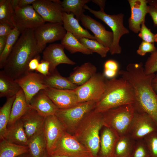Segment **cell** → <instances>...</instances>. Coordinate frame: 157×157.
<instances>
[{"label": "cell", "mask_w": 157, "mask_h": 157, "mask_svg": "<svg viewBox=\"0 0 157 157\" xmlns=\"http://www.w3.org/2000/svg\"><path fill=\"white\" fill-rule=\"evenodd\" d=\"M42 51L37 45L34 30H26L21 34L14 45L3 68V70L14 80L30 72V60Z\"/></svg>", "instance_id": "obj_1"}, {"label": "cell", "mask_w": 157, "mask_h": 157, "mask_svg": "<svg viewBox=\"0 0 157 157\" xmlns=\"http://www.w3.org/2000/svg\"><path fill=\"white\" fill-rule=\"evenodd\" d=\"M135 101L134 91L131 84L121 77L107 80L104 93L96 104L94 111L103 113L120 106L133 104Z\"/></svg>", "instance_id": "obj_2"}, {"label": "cell", "mask_w": 157, "mask_h": 157, "mask_svg": "<svg viewBox=\"0 0 157 157\" xmlns=\"http://www.w3.org/2000/svg\"><path fill=\"white\" fill-rule=\"evenodd\" d=\"M104 123L103 113L93 110L83 118L73 134L94 157H97L99 151L100 132Z\"/></svg>", "instance_id": "obj_3"}, {"label": "cell", "mask_w": 157, "mask_h": 157, "mask_svg": "<svg viewBox=\"0 0 157 157\" xmlns=\"http://www.w3.org/2000/svg\"><path fill=\"white\" fill-rule=\"evenodd\" d=\"M135 112L133 104L110 109L102 113L104 126L112 129L119 136L128 133Z\"/></svg>", "instance_id": "obj_4"}, {"label": "cell", "mask_w": 157, "mask_h": 157, "mask_svg": "<svg viewBox=\"0 0 157 157\" xmlns=\"http://www.w3.org/2000/svg\"><path fill=\"white\" fill-rule=\"evenodd\" d=\"M97 102L89 101L79 103L72 107L58 109L55 115L60 121L65 131L73 135L85 116L93 110Z\"/></svg>", "instance_id": "obj_5"}, {"label": "cell", "mask_w": 157, "mask_h": 157, "mask_svg": "<svg viewBox=\"0 0 157 157\" xmlns=\"http://www.w3.org/2000/svg\"><path fill=\"white\" fill-rule=\"evenodd\" d=\"M84 9L88 10L111 28L113 34V40L109 52L111 55L120 54L122 49L119 44L120 39L122 35L129 33L123 24L124 14L122 13L117 15L108 14L104 11L92 9L86 4L84 6Z\"/></svg>", "instance_id": "obj_6"}, {"label": "cell", "mask_w": 157, "mask_h": 157, "mask_svg": "<svg viewBox=\"0 0 157 157\" xmlns=\"http://www.w3.org/2000/svg\"><path fill=\"white\" fill-rule=\"evenodd\" d=\"M107 80L103 74L97 72L85 83L74 90L79 103L98 102L104 93Z\"/></svg>", "instance_id": "obj_7"}, {"label": "cell", "mask_w": 157, "mask_h": 157, "mask_svg": "<svg viewBox=\"0 0 157 157\" xmlns=\"http://www.w3.org/2000/svg\"><path fill=\"white\" fill-rule=\"evenodd\" d=\"M13 22L21 33L27 29L34 30L45 23L32 5L15 9Z\"/></svg>", "instance_id": "obj_8"}, {"label": "cell", "mask_w": 157, "mask_h": 157, "mask_svg": "<svg viewBox=\"0 0 157 157\" xmlns=\"http://www.w3.org/2000/svg\"><path fill=\"white\" fill-rule=\"evenodd\" d=\"M53 154L65 155L72 157H94L91 152L73 135L66 131L50 155Z\"/></svg>", "instance_id": "obj_9"}, {"label": "cell", "mask_w": 157, "mask_h": 157, "mask_svg": "<svg viewBox=\"0 0 157 157\" xmlns=\"http://www.w3.org/2000/svg\"><path fill=\"white\" fill-rule=\"evenodd\" d=\"M66 33L63 24L58 23H45L34 30L37 45L42 52L47 43L61 40Z\"/></svg>", "instance_id": "obj_10"}, {"label": "cell", "mask_w": 157, "mask_h": 157, "mask_svg": "<svg viewBox=\"0 0 157 157\" xmlns=\"http://www.w3.org/2000/svg\"><path fill=\"white\" fill-rule=\"evenodd\" d=\"M65 131L62 123L55 115L45 118L43 132L48 156L53 151Z\"/></svg>", "instance_id": "obj_11"}, {"label": "cell", "mask_w": 157, "mask_h": 157, "mask_svg": "<svg viewBox=\"0 0 157 157\" xmlns=\"http://www.w3.org/2000/svg\"><path fill=\"white\" fill-rule=\"evenodd\" d=\"M157 131V127L146 113L136 111L131 122L128 133L135 140L143 139L149 133Z\"/></svg>", "instance_id": "obj_12"}, {"label": "cell", "mask_w": 157, "mask_h": 157, "mask_svg": "<svg viewBox=\"0 0 157 157\" xmlns=\"http://www.w3.org/2000/svg\"><path fill=\"white\" fill-rule=\"evenodd\" d=\"M61 3L59 0H36L32 5L45 22L63 24Z\"/></svg>", "instance_id": "obj_13"}, {"label": "cell", "mask_w": 157, "mask_h": 157, "mask_svg": "<svg viewBox=\"0 0 157 157\" xmlns=\"http://www.w3.org/2000/svg\"><path fill=\"white\" fill-rule=\"evenodd\" d=\"M43 78L42 75L30 72L15 80L24 92L28 104H30L31 99L36 94L48 87L43 83Z\"/></svg>", "instance_id": "obj_14"}, {"label": "cell", "mask_w": 157, "mask_h": 157, "mask_svg": "<svg viewBox=\"0 0 157 157\" xmlns=\"http://www.w3.org/2000/svg\"><path fill=\"white\" fill-rule=\"evenodd\" d=\"M80 20L86 29L90 30L94 34L96 40L110 49L113 40L112 31H107L101 23L84 13L81 16Z\"/></svg>", "instance_id": "obj_15"}, {"label": "cell", "mask_w": 157, "mask_h": 157, "mask_svg": "<svg viewBox=\"0 0 157 157\" xmlns=\"http://www.w3.org/2000/svg\"><path fill=\"white\" fill-rule=\"evenodd\" d=\"M64 48L59 43H53L46 47L42 52V59L49 63V72L53 71L58 65L65 64L74 65L76 63L69 58L64 51Z\"/></svg>", "instance_id": "obj_16"}, {"label": "cell", "mask_w": 157, "mask_h": 157, "mask_svg": "<svg viewBox=\"0 0 157 157\" xmlns=\"http://www.w3.org/2000/svg\"><path fill=\"white\" fill-rule=\"evenodd\" d=\"M44 90L58 109L69 108L79 103L74 90L58 89L47 87Z\"/></svg>", "instance_id": "obj_17"}, {"label": "cell", "mask_w": 157, "mask_h": 157, "mask_svg": "<svg viewBox=\"0 0 157 157\" xmlns=\"http://www.w3.org/2000/svg\"><path fill=\"white\" fill-rule=\"evenodd\" d=\"M131 9V15L129 18V29L135 33L140 31L141 26L145 22V17L147 13V0H129Z\"/></svg>", "instance_id": "obj_18"}, {"label": "cell", "mask_w": 157, "mask_h": 157, "mask_svg": "<svg viewBox=\"0 0 157 157\" xmlns=\"http://www.w3.org/2000/svg\"><path fill=\"white\" fill-rule=\"evenodd\" d=\"M45 119L31 108L21 117L20 119L28 139L43 131Z\"/></svg>", "instance_id": "obj_19"}, {"label": "cell", "mask_w": 157, "mask_h": 157, "mask_svg": "<svg viewBox=\"0 0 157 157\" xmlns=\"http://www.w3.org/2000/svg\"><path fill=\"white\" fill-rule=\"evenodd\" d=\"M30 105L41 115L46 117L55 115L58 109L45 92L40 91L32 99Z\"/></svg>", "instance_id": "obj_20"}, {"label": "cell", "mask_w": 157, "mask_h": 157, "mask_svg": "<svg viewBox=\"0 0 157 157\" xmlns=\"http://www.w3.org/2000/svg\"><path fill=\"white\" fill-rule=\"evenodd\" d=\"M119 137L113 130L104 126L100 134V157H113L115 146Z\"/></svg>", "instance_id": "obj_21"}, {"label": "cell", "mask_w": 157, "mask_h": 157, "mask_svg": "<svg viewBox=\"0 0 157 157\" xmlns=\"http://www.w3.org/2000/svg\"><path fill=\"white\" fill-rule=\"evenodd\" d=\"M74 15L72 13L68 14L65 12H63V26L67 32L71 33L78 40L83 38L95 40L94 35L81 26L78 21L74 18Z\"/></svg>", "instance_id": "obj_22"}, {"label": "cell", "mask_w": 157, "mask_h": 157, "mask_svg": "<svg viewBox=\"0 0 157 157\" xmlns=\"http://www.w3.org/2000/svg\"><path fill=\"white\" fill-rule=\"evenodd\" d=\"M96 67L88 62L77 66L67 78L73 83L80 86L87 82L97 73Z\"/></svg>", "instance_id": "obj_23"}, {"label": "cell", "mask_w": 157, "mask_h": 157, "mask_svg": "<svg viewBox=\"0 0 157 157\" xmlns=\"http://www.w3.org/2000/svg\"><path fill=\"white\" fill-rule=\"evenodd\" d=\"M3 140L17 144L27 146L28 139L20 119L7 126Z\"/></svg>", "instance_id": "obj_24"}, {"label": "cell", "mask_w": 157, "mask_h": 157, "mask_svg": "<svg viewBox=\"0 0 157 157\" xmlns=\"http://www.w3.org/2000/svg\"><path fill=\"white\" fill-rule=\"evenodd\" d=\"M43 76L44 84L50 88L63 90H74L78 86L72 82L68 78L61 76L57 69Z\"/></svg>", "instance_id": "obj_25"}, {"label": "cell", "mask_w": 157, "mask_h": 157, "mask_svg": "<svg viewBox=\"0 0 157 157\" xmlns=\"http://www.w3.org/2000/svg\"><path fill=\"white\" fill-rule=\"evenodd\" d=\"M31 108L30 104L27 102L24 93L21 88L16 95L8 125L13 124L20 119Z\"/></svg>", "instance_id": "obj_26"}, {"label": "cell", "mask_w": 157, "mask_h": 157, "mask_svg": "<svg viewBox=\"0 0 157 157\" xmlns=\"http://www.w3.org/2000/svg\"><path fill=\"white\" fill-rule=\"evenodd\" d=\"M135 141L129 133L119 136L113 157H131Z\"/></svg>", "instance_id": "obj_27"}, {"label": "cell", "mask_w": 157, "mask_h": 157, "mask_svg": "<svg viewBox=\"0 0 157 157\" xmlns=\"http://www.w3.org/2000/svg\"><path fill=\"white\" fill-rule=\"evenodd\" d=\"M21 88L15 80L3 70L0 72V97L7 98L15 96Z\"/></svg>", "instance_id": "obj_28"}, {"label": "cell", "mask_w": 157, "mask_h": 157, "mask_svg": "<svg viewBox=\"0 0 157 157\" xmlns=\"http://www.w3.org/2000/svg\"><path fill=\"white\" fill-rule=\"evenodd\" d=\"M27 146L31 157H43L46 151V146L43 131L30 138Z\"/></svg>", "instance_id": "obj_29"}, {"label": "cell", "mask_w": 157, "mask_h": 157, "mask_svg": "<svg viewBox=\"0 0 157 157\" xmlns=\"http://www.w3.org/2000/svg\"><path fill=\"white\" fill-rule=\"evenodd\" d=\"M60 44L71 53L79 52L84 54L89 55L93 53L69 32H67L64 37L61 40Z\"/></svg>", "instance_id": "obj_30"}, {"label": "cell", "mask_w": 157, "mask_h": 157, "mask_svg": "<svg viewBox=\"0 0 157 157\" xmlns=\"http://www.w3.org/2000/svg\"><path fill=\"white\" fill-rule=\"evenodd\" d=\"M28 153L27 146L21 145L3 140L0 142V157H16Z\"/></svg>", "instance_id": "obj_31"}, {"label": "cell", "mask_w": 157, "mask_h": 157, "mask_svg": "<svg viewBox=\"0 0 157 157\" xmlns=\"http://www.w3.org/2000/svg\"><path fill=\"white\" fill-rule=\"evenodd\" d=\"M90 0H63L61 4L63 12L67 14L73 13L78 21L85 10L84 6Z\"/></svg>", "instance_id": "obj_32"}, {"label": "cell", "mask_w": 157, "mask_h": 157, "mask_svg": "<svg viewBox=\"0 0 157 157\" xmlns=\"http://www.w3.org/2000/svg\"><path fill=\"white\" fill-rule=\"evenodd\" d=\"M16 95L7 98L6 102L0 108V140L3 139L9 120L11 109Z\"/></svg>", "instance_id": "obj_33"}, {"label": "cell", "mask_w": 157, "mask_h": 157, "mask_svg": "<svg viewBox=\"0 0 157 157\" xmlns=\"http://www.w3.org/2000/svg\"><path fill=\"white\" fill-rule=\"evenodd\" d=\"M21 34L17 29L15 27L8 35L4 48L0 54V68L3 69L6 62L14 45Z\"/></svg>", "instance_id": "obj_34"}, {"label": "cell", "mask_w": 157, "mask_h": 157, "mask_svg": "<svg viewBox=\"0 0 157 157\" xmlns=\"http://www.w3.org/2000/svg\"><path fill=\"white\" fill-rule=\"evenodd\" d=\"M14 12L11 0H0V23L8 24L13 28Z\"/></svg>", "instance_id": "obj_35"}, {"label": "cell", "mask_w": 157, "mask_h": 157, "mask_svg": "<svg viewBox=\"0 0 157 157\" xmlns=\"http://www.w3.org/2000/svg\"><path fill=\"white\" fill-rule=\"evenodd\" d=\"M79 41L86 48L93 53L95 52L99 55L102 58L106 57L110 49L104 46L96 40L83 38Z\"/></svg>", "instance_id": "obj_36"}, {"label": "cell", "mask_w": 157, "mask_h": 157, "mask_svg": "<svg viewBox=\"0 0 157 157\" xmlns=\"http://www.w3.org/2000/svg\"><path fill=\"white\" fill-rule=\"evenodd\" d=\"M150 157H157V131L153 132L143 139Z\"/></svg>", "instance_id": "obj_37"}, {"label": "cell", "mask_w": 157, "mask_h": 157, "mask_svg": "<svg viewBox=\"0 0 157 157\" xmlns=\"http://www.w3.org/2000/svg\"><path fill=\"white\" fill-rule=\"evenodd\" d=\"M131 157H150L143 139L135 141Z\"/></svg>", "instance_id": "obj_38"}, {"label": "cell", "mask_w": 157, "mask_h": 157, "mask_svg": "<svg viewBox=\"0 0 157 157\" xmlns=\"http://www.w3.org/2000/svg\"><path fill=\"white\" fill-rule=\"evenodd\" d=\"M144 71L146 74H154L157 72V48L148 58L145 64Z\"/></svg>", "instance_id": "obj_39"}, {"label": "cell", "mask_w": 157, "mask_h": 157, "mask_svg": "<svg viewBox=\"0 0 157 157\" xmlns=\"http://www.w3.org/2000/svg\"><path fill=\"white\" fill-rule=\"evenodd\" d=\"M139 32L138 36L143 41L151 43L157 42V33H152L146 26L145 23L141 25Z\"/></svg>", "instance_id": "obj_40"}, {"label": "cell", "mask_w": 157, "mask_h": 157, "mask_svg": "<svg viewBox=\"0 0 157 157\" xmlns=\"http://www.w3.org/2000/svg\"><path fill=\"white\" fill-rule=\"evenodd\" d=\"M157 48L154 43H151L142 41L137 51V53L141 56H144L147 53H151L154 51Z\"/></svg>", "instance_id": "obj_41"}, {"label": "cell", "mask_w": 157, "mask_h": 157, "mask_svg": "<svg viewBox=\"0 0 157 157\" xmlns=\"http://www.w3.org/2000/svg\"><path fill=\"white\" fill-rule=\"evenodd\" d=\"M36 71L43 76L47 75L49 73V63L42 59Z\"/></svg>", "instance_id": "obj_42"}, {"label": "cell", "mask_w": 157, "mask_h": 157, "mask_svg": "<svg viewBox=\"0 0 157 157\" xmlns=\"http://www.w3.org/2000/svg\"><path fill=\"white\" fill-rule=\"evenodd\" d=\"M36 0H11L14 9L17 8H22L32 4Z\"/></svg>", "instance_id": "obj_43"}, {"label": "cell", "mask_w": 157, "mask_h": 157, "mask_svg": "<svg viewBox=\"0 0 157 157\" xmlns=\"http://www.w3.org/2000/svg\"><path fill=\"white\" fill-rule=\"evenodd\" d=\"M147 13L151 17L154 26L157 27V8L153 6L149 5Z\"/></svg>", "instance_id": "obj_44"}, {"label": "cell", "mask_w": 157, "mask_h": 157, "mask_svg": "<svg viewBox=\"0 0 157 157\" xmlns=\"http://www.w3.org/2000/svg\"><path fill=\"white\" fill-rule=\"evenodd\" d=\"M13 29L8 24L0 23V37L8 36Z\"/></svg>", "instance_id": "obj_45"}, {"label": "cell", "mask_w": 157, "mask_h": 157, "mask_svg": "<svg viewBox=\"0 0 157 157\" xmlns=\"http://www.w3.org/2000/svg\"><path fill=\"white\" fill-rule=\"evenodd\" d=\"M104 69H110L117 72L119 66L117 63L115 61L109 60L106 61L104 65Z\"/></svg>", "instance_id": "obj_46"}, {"label": "cell", "mask_w": 157, "mask_h": 157, "mask_svg": "<svg viewBox=\"0 0 157 157\" xmlns=\"http://www.w3.org/2000/svg\"><path fill=\"white\" fill-rule=\"evenodd\" d=\"M40 55H39L30 60L28 65L29 71L36 70L37 69L40 63Z\"/></svg>", "instance_id": "obj_47"}, {"label": "cell", "mask_w": 157, "mask_h": 157, "mask_svg": "<svg viewBox=\"0 0 157 157\" xmlns=\"http://www.w3.org/2000/svg\"><path fill=\"white\" fill-rule=\"evenodd\" d=\"M117 72L108 69H104L103 74L106 78H113L115 76Z\"/></svg>", "instance_id": "obj_48"}, {"label": "cell", "mask_w": 157, "mask_h": 157, "mask_svg": "<svg viewBox=\"0 0 157 157\" xmlns=\"http://www.w3.org/2000/svg\"><path fill=\"white\" fill-rule=\"evenodd\" d=\"M93 3L99 6L100 8V10L104 11L105 4L106 0H92Z\"/></svg>", "instance_id": "obj_49"}, {"label": "cell", "mask_w": 157, "mask_h": 157, "mask_svg": "<svg viewBox=\"0 0 157 157\" xmlns=\"http://www.w3.org/2000/svg\"><path fill=\"white\" fill-rule=\"evenodd\" d=\"M7 37H0V54L1 53L4 48Z\"/></svg>", "instance_id": "obj_50"}, {"label": "cell", "mask_w": 157, "mask_h": 157, "mask_svg": "<svg viewBox=\"0 0 157 157\" xmlns=\"http://www.w3.org/2000/svg\"><path fill=\"white\" fill-rule=\"evenodd\" d=\"M151 84L152 88L156 93H157V72L153 78Z\"/></svg>", "instance_id": "obj_51"}, {"label": "cell", "mask_w": 157, "mask_h": 157, "mask_svg": "<svg viewBox=\"0 0 157 157\" xmlns=\"http://www.w3.org/2000/svg\"><path fill=\"white\" fill-rule=\"evenodd\" d=\"M149 5L154 6L157 8V0H148Z\"/></svg>", "instance_id": "obj_52"}, {"label": "cell", "mask_w": 157, "mask_h": 157, "mask_svg": "<svg viewBox=\"0 0 157 157\" xmlns=\"http://www.w3.org/2000/svg\"><path fill=\"white\" fill-rule=\"evenodd\" d=\"M48 157H72L65 155L53 154L48 156Z\"/></svg>", "instance_id": "obj_53"}, {"label": "cell", "mask_w": 157, "mask_h": 157, "mask_svg": "<svg viewBox=\"0 0 157 157\" xmlns=\"http://www.w3.org/2000/svg\"><path fill=\"white\" fill-rule=\"evenodd\" d=\"M16 157H31L28 153H27L19 155Z\"/></svg>", "instance_id": "obj_54"}, {"label": "cell", "mask_w": 157, "mask_h": 157, "mask_svg": "<svg viewBox=\"0 0 157 157\" xmlns=\"http://www.w3.org/2000/svg\"><path fill=\"white\" fill-rule=\"evenodd\" d=\"M43 157H48L46 151L44 154Z\"/></svg>", "instance_id": "obj_55"}]
</instances>
